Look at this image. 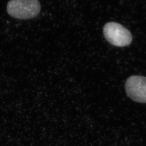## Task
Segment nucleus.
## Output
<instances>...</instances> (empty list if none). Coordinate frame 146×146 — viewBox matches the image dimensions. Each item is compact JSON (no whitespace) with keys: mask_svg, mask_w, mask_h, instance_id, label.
<instances>
[{"mask_svg":"<svg viewBox=\"0 0 146 146\" xmlns=\"http://www.w3.org/2000/svg\"><path fill=\"white\" fill-rule=\"evenodd\" d=\"M104 37L110 44L117 47H125L132 42L130 31L118 23L110 22L104 28Z\"/></svg>","mask_w":146,"mask_h":146,"instance_id":"nucleus-2","label":"nucleus"},{"mask_svg":"<svg viewBox=\"0 0 146 146\" xmlns=\"http://www.w3.org/2000/svg\"><path fill=\"white\" fill-rule=\"evenodd\" d=\"M41 9L37 0H11L7 5L10 15L20 19H29L36 16Z\"/></svg>","mask_w":146,"mask_h":146,"instance_id":"nucleus-1","label":"nucleus"},{"mask_svg":"<svg viewBox=\"0 0 146 146\" xmlns=\"http://www.w3.org/2000/svg\"><path fill=\"white\" fill-rule=\"evenodd\" d=\"M125 89L131 99L137 102L146 103V77L131 76L125 82Z\"/></svg>","mask_w":146,"mask_h":146,"instance_id":"nucleus-3","label":"nucleus"}]
</instances>
